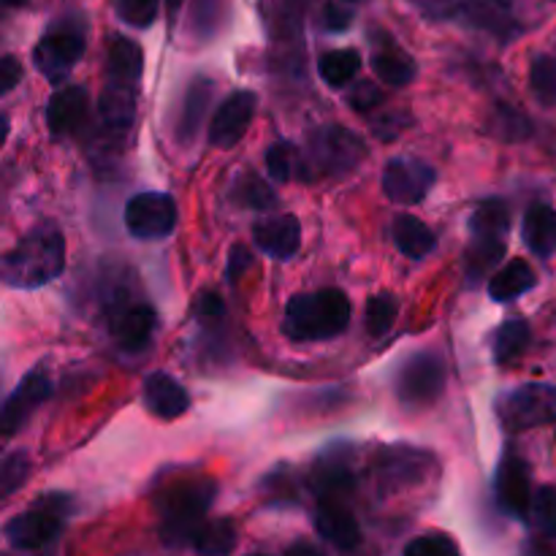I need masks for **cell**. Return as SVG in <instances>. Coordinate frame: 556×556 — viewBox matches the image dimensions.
Masks as SVG:
<instances>
[{
    "label": "cell",
    "instance_id": "cell-19",
    "mask_svg": "<svg viewBox=\"0 0 556 556\" xmlns=\"http://www.w3.org/2000/svg\"><path fill=\"white\" fill-rule=\"evenodd\" d=\"M369 63L378 79L391 87H405L416 79V60L394 41V36L375 27L369 36Z\"/></svg>",
    "mask_w": 556,
    "mask_h": 556
},
{
    "label": "cell",
    "instance_id": "cell-52",
    "mask_svg": "<svg viewBox=\"0 0 556 556\" xmlns=\"http://www.w3.org/2000/svg\"><path fill=\"white\" fill-rule=\"evenodd\" d=\"M27 0H3V5L5 9H16V5H25Z\"/></svg>",
    "mask_w": 556,
    "mask_h": 556
},
{
    "label": "cell",
    "instance_id": "cell-37",
    "mask_svg": "<svg viewBox=\"0 0 556 556\" xmlns=\"http://www.w3.org/2000/svg\"><path fill=\"white\" fill-rule=\"evenodd\" d=\"M400 315V302L394 293H378L367 302V331L369 337H383Z\"/></svg>",
    "mask_w": 556,
    "mask_h": 556
},
{
    "label": "cell",
    "instance_id": "cell-34",
    "mask_svg": "<svg viewBox=\"0 0 556 556\" xmlns=\"http://www.w3.org/2000/svg\"><path fill=\"white\" fill-rule=\"evenodd\" d=\"M266 172L277 182L304 179V152H299L296 144H291V141H275L266 150Z\"/></svg>",
    "mask_w": 556,
    "mask_h": 556
},
{
    "label": "cell",
    "instance_id": "cell-36",
    "mask_svg": "<svg viewBox=\"0 0 556 556\" xmlns=\"http://www.w3.org/2000/svg\"><path fill=\"white\" fill-rule=\"evenodd\" d=\"M532 96L543 106H556V58L554 54H538L530 68Z\"/></svg>",
    "mask_w": 556,
    "mask_h": 556
},
{
    "label": "cell",
    "instance_id": "cell-40",
    "mask_svg": "<svg viewBox=\"0 0 556 556\" xmlns=\"http://www.w3.org/2000/svg\"><path fill=\"white\" fill-rule=\"evenodd\" d=\"M223 0H195L190 11V27L199 38H212L220 27Z\"/></svg>",
    "mask_w": 556,
    "mask_h": 556
},
{
    "label": "cell",
    "instance_id": "cell-39",
    "mask_svg": "<svg viewBox=\"0 0 556 556\" xmlns=\"http://www.w3.org/2000/svg\"><path fill=\"white\" fill-rule=\"evenodd\" d=\"M530 519L546 538H556V489L543 486L532 494Z\"/></svg>",
    "mask_w": 556,
    "mask_h": 556
},
{
    "label": "cell",
    "instance_id": "cell-42",
    "mask_svg": "<svg viewBox=\"0 0 556 556\" xmlns=\"http://www.w3.org/2000/svg\"><path fill=\"white\" fill-rule=\"evenodd\" d=\"M30 476V456L25 451H14L3 459V470H0V492L3 497L14 494L22 483Z\"/></svg>",
    "mask_w": 556,
    "mask_h": 556
},
{
    "label": "cell",
    "instance_id": "cell-25",
    "mask_svg": "<svg viewBox=\"0 0 556 556\" xmlns=\"http://www.w3.org/2000/svg\"><path fill=\"white\" fill-rule=\"evenodd\" d=\"M212 98H215V81L206 79V76H195L188 85L182 101H179L177 123H174V139L182 147H188L199 136Z\"/></svg>",
    "mask_w": 556,
    "mask_h": 556
},
{
    "label": "cell",
    "instance_id": "cell-13",
    "mask_svg": "<svg viewBox=\"0 0 556 556\" xmlns=\"http://www.w3.org/2000/svg\"><path fill=\"white\" fill-rule=\"evenodd\" d=\"M177 220V201L168 193H136L125 204V228L130 237L141 239V242L172 237Z\"/></svg>",
    "mask_w": 556,
    "mask_h": 556
},
{
    "label": "cell",
    "instance_id": "cell-24",
    "mask_svg": "<svg viewBox=\"0 0 556 556\" xmlns=\"http://www.w3.org/2000/svg\"><path fill=\"white\" fill-rule=\"evenodd\" d=\"M141 400H144L147 410L163 421H174V418L185 416L190 410V394L177 378L168 372H152L144 378V389H141Z\"/></svg>",
    "mask_w": 556,
    "mask_h": 556
},
{
    "label": "cell",
    "instance_id": "cell-10",
    "mask_svg": "<svg viewBox=\"0 0 556 556\" xmlns=\"http://www.w3.org/2000/svg\"><path fill=\"white\" fill-rule=\"evenodd\" d=\"M445 380H448V372H445V362L438 353H413V356H407L405 362H402V367L396 369V400L405 407H413V410L432 407L434 402L443 396Z\"/></svg>",
    "mask_w": 556,
    "mask_h": 556
},
{
    "label": "cell",
    "instance_id": "cell-28",
    "mask_svg": "<svg viewBox=\"0 0 556 556\" xmlns=\"http://www.w3.org/2000/svg\"><path fill=\"white\" fill-rule=\"evenodd\" d=\"M521 233L538 258H552L556 253V212L548 204H532L521 220Z\"/></svg>",
    "mask_w": 556,
    "mask_h": 556
},
{
    "label": "cell",
    "instance_id": "cell-4",
    "mask_svg": "<svg viewBox=\"0 0 556 556\" xmlns=\"http://www.w3.org/2000/svg\"><path fill=\"white\" fill-rule=\"evenodd\" d=\"M351 324V302L340 288H324L313 293H296L288 302L282 331L288 340L320 342L340 337Z\"/></svg>",
    "mask_w": 556,
    "mask_h": 556
},
{
    "label": "cell",
    "instance_id": "cell-30",
    "mask_svg": "<svg viewBox=\"0 0 556 556\" xmlns=\"http://www.w3.org/2000/svg\"><path fill=\"white\" fill-rule=\"evenodd\" d=\"M144 71V52L125 36H112L106 43V79L139 81Z\"/></svg>",
    "mask_w": 556,
    "mask_h": 556
},
{
    "label": "cell",
    "instance_id": "cell-53",
    "mask_svg": "<svg viewBox=\"0 0 556 556\" xmlns=\"http://www.w3.org/2000/svg\"><path fill=\"white\" fill-rule=\"evenodd\" d=\"M351 3H358V0H351Z\"/></svg>",
    "mask_w": 556,
    "mask_h": 556
},
{
    "label": "cell",
    "instance_id": "cell-47",
    "mask_svg": "<svg viewBox=\"0 0 556 556\" xmlns=\"http://www.w3.org/2000/svg\"><path fill=\"white\" fill-rule=\"evenodd\" d=\"M353 22V11L348 9L345 3H337V0H329L324 9V27L331 33L348 30Z\"/></svg>",
    "mask_w": 556,
    "mask_h": 556
},
{
    "label": "cell",
    "instance_id": "cell-14",
    "mask_svg": "<svg viewBox=\"0 0 556 556\" xmlns=\"http://www.w3.org/2000/svg\"><path fill=\"white\" fill-rule=\"evenodd\" d=\"M434 182H438V172H434L432 163L421 161V157H391L383 168L386 199L400 206H413L427 199Z\"/></svg>",
    "mask_w": 556,
    "mask_h": 556
},
{
    "label": "cell",
    "instance_id": "cell-26",
    "mask_svg": "<svg viewBox=\"0 0 556 556\" xmlns=\"http://www.w3.org/2000/svg\"><path fill=\"white\" fill-rule=\"evenodd\" d=\"M309 0H258L261 20L271 41L291 43L302 38Z\"/></svg>",
    "mask_w": 556,
    "mask_h": 556
},
{
    "label": "cell",
    "instance_id": "cell-16",
    "mask_svg": "<svg viewBox=\"0 0 556 556\" xmlns=\"http://www.w3.org/2000/svg\"><path fill=\"white\" fill-rule=\"evenodd\" d=\"M49 396H52V378H49V369L41 364V367L30 369V372L20 380L14 394L5 400L3 413H0L3 438H14V434L25 427L27 418H30Z\"/></svg>",
    "mask_w": 556,
    "mask_h": 556
},
{
    "label": "cell",
    "instance_id": "cell-43",
    "mask_svg": "<svg viewBox=\"0 0 556 556\" xmlns=\"http://www.w3.org/2000/svg\"><path fill=\"white\" fill-rule=\"evenodd\" d=\"M195 318H199V324L204 326V329L210 331L220 329L223 320H226V304H223L220 293L215 291L201 293L199 302H195Z\"/></svg>",
    "mask_w": 556,
    "mask_h": 556
},
{
    "label": "cell",
    "instance_id": "cell-5",
    "mask_svg": "<svg viewBox=\"0 0 556 556\" xmlns=\"http://www.w3.org/2000/svg\"><path fill=\"white\" fill-rule=\"evenodd\" d=\"M510 212L500 199H486L470 217V244L465 253L467 286H478L486 275H494L508 248Z\"/></svg>",
    "mask_w": 556,
    "mask_h": 556
},
{
    "label": "cell",
    "instance_id": "cell-35",
    "mask_svg": "<svg viewBox=\"0 0 556 556\" xmlns=\"http://www.w3.org/2000/svg\"><path fill=\"white\" fill-rule=\"evenodd\" d=\"M237 546V527L228 519L206 521L195 535L193 548L201 554H228Z\"/></svg>",
    "mask_w": 556,
    "mask_h": 556
},
{
    "label": "cell",
    "instance_id": "cell-46",
    "mask_svg": "<svg viewBox=\"0 0 556 556\" xmlns=\"http://www.w3.org/2000/svg\"><path fill=\"white\" fill-rule=\"evenodd\" d=\"M410 125H413V117L407 112H386L383 117L375 119L372 130L380 141H394L400 139Z\"/></svg>",
    "mask_w": 556,
    "mask_h": 556
},
{
    "label": "cell",
    "instance_id": "cell-45",
    "mask_svg": "<svg viewBox=\"0 0 556 556\" xmlns=\"http://www.w3.org/2000/svg\"><path fill=\"white\" fill-rule=\"evenodd\" d=\"M456 552H459V546H456L448 535H424L405 546L407 556H443Z\"/></svg>",
    "mask_w": 556,
    "mask_h": 556
},
{
    "label": "cell",
    "instance_id": "cell-27",
    "mask_svg": "<svg viewBox=\"0 0 556 556\" xmlns=\"http://www.w3.org/2000/svg\"><path fill=\"white\" fill-rule=\"evenodd\" d=\"M535 286H538L535 269H532L525 258H514L505 266H500V269L492 275V280H489V296L500 304L514 302V299L530 293Z\"/></svg>",
    "mask_w": 556,
    "mask_h": 556
},
{
    "label": "cell",
    "instance_id": "cell-12",
    "mask_svg": "<svg viewBox=\"0 0 556 556\" xmlns=\"http://www.w3.org/2000/svg\"><path fill=\"white\" fill-rule=\"evenodd\" d=\"M434 20H454L472 30L492 33V36L510 41L519 33V22L510 14V0H445L432 11Z\"/></svg>",
    "mask_w": 556,
    "mask_h": 556
},
{
    "label": "cell",
    "instance_id": "cell-44",
    "mask_svg": "<svg viewBox=\"0 0 556 556\" xmlns=\"http://www.w3.org/2000/svg\"><path fill=\"white\" fill-rule=\"evenodd\" d=\"M348 103L353 106V112L358 114H367L372 112L375 106H380L383 103V92H380V87L375 85V81H353L351 92H348Z\"/></svg>",
    "mask_w": 556,
    "mask_h": 556
},
{
    "label": "cell",
    "instance_id": "cell-18",
    "mask_svg": "<svg viewBox=\"0 0 556 556\" xmlns=\"http://www.w3.org/2000/svg\"><path fill=\"white\" fill-rule=\"evenodd\" d=\"M136 98H139V81L106 79L101 98H98V117H101L103 134L112 141H123L136 119Z\"/></svg>",
    "mask_w": 556,
    "mask_h": 556
},
{
    "label": "cell",
    "instance_id": "cell-1",
    "mask_svg": "<svg viewBox=\"0 0 556 556\" xmlns=\"http://www.w3.org/2000/svg\"><path fill=\"white\" fill-rule=\"evenodd\" d=\"M65 269V239L54 223H38L0 261V277L9 288H43Z\"/></svg>",
    "mask_w": 556,
    "mask_h": 556
},
{
    "label": "cell",
    "instance_id": "cell-6",
    "mask_svg": "<svg viewBox=\"0 0 556 556\" xmlns=\"http://www.w3.org/2000/svg\"><path fill=\"white\" fill-rule=\"evenodd\" d=\"M367 157V141L342 125H320L309 134L304 179H337L356 172Z\"/></svg>",
    "mask_w": 556,
    "mask_h": 556
},
{
    "label": "cell",
    "instance_id": "cell-38",
    "mask_svg": "<svg viewBox=\"0 0 556 556\" xmlns=\"http://www.w3.org/2000/svg\"><path fill=\"white\" fill-rule=\"evenodd\" d=\"M492 128L494 136H500L503 141H525L527 136L532 134L530 119L521 112H516L514 106H505V103H500V106L494 109Z\"/></svg>",
    "mask_w": 556,
    "mask_h": 556
},
{
    "label": "cell",
    "instance_id": "cell-51",
    "mask_svg": "<svg viewBox=\"0 0 556 556\" xmlns=\"http://www.w3.org/2000/svg\"><path fill=\"white\" fill-rule=\"evenodd\" d=\"M166 9H168V14H177L179 9H182V0H166Z\"/></svg>",
    "mask_w": 556,
    "mask_h": 556
},
{
    "label": "cell",
    "instance_id": "cell-31",
    "mask_svg": "<svg viewBox=\"0 0 556 556\" xmlns=\"http://www.w3.org/2000/svg\"><path fill=\"white\" fill-rule=\"evenodd\" d=\"M362 71V54L358 49H331L318 60V74L334 90L353 85Z\"/></svg>",
    "mask_w": 556,
    "mask_h": 556
},
{
    "label": "cell",
    "instance_id": "cell-49",
    "mask_svg": "<svg viewBox=\"0 0 556 556\" xmlns=\"http://www.w3.org/2000/svg\"><path fill=\"white\" fill-rule=\"evenodd\" d=\"M250 266H253V253L248 248H242V244H237L231 250V255H228V282H237V277H242Z\"/></svg>",
    "mask_w": 556,
    "mask_h": 556
},
{
    "label": "cell",
    "instance_id": "cell-15",
    "mask_svg": "<svg viewBox=\"0 0 556 556\" xmlns=\"http://www.w3.org/2000/svg\"><path fill=\"white\" fill-rule=\"evenodd\" d=\"M309 489L318 500H342L356 489V465L351 445H329L320 451L309 472Z\"/></svg>",
    "mask_w": 556,
    "mask_h": 556
},
{
    "label": "cell",
    "instance_id": "cell-48",
    "mask_svg": "<svg viewBox=\"0 0 556 556\" xmlns=\"http://www.w3.org/2000/svg\"><path fill=\"white\" fill-rule=\"evenodd\" d=\"M20 79H22L20 60H16L14 54H3V60H0V90H3V96H9V92L20 85Z\"/></svg>",
    "mask_w": 556,
    "mask_h": 556
},
{
    "label": "cell",
    "instance_id": "cell-41",
    "mask_svg": "<svg viewBox=\"0 0 556 556\" xmlns=\"http://www.w3.org/2000/svg\"><path fill=\"white\" fill-rule=\"evenodd\" d=\"M157 3L161 0H114V11L125 25L144 30L157 20Z\"/></svg>",
    "mask_w": 556,
    "mask_h": 556
},
{
    "label": "cell",
    "instance_id": "cell-17",
    "mask_svg": "<svg viewBox=\"0 0 556 556\" xmlns=\"http://www.w3.org/2000/svg\"><path fill=\"white\" fill-rule=\"evenodd\" d=\"M255 106H258V96L253 90H233L212 117L210 144L220 150H231L233 144H239L253 123Z\"/></svg>",
    "mask_w": 556,
    "mask_h": 556
},
{
    "label": "cell",
    "instance_id": "cell-3",
    "mask_svg": "<svg viewBox=\"0 0 556 556\" xmlns=\"http://www.w3.org/2000/svg\"><path fill=\"white\" fill-rule=\"evenodd\" d=\"M128 271L123 277H112L101 296L103 318H106V331L114 345L128 356L144 353L150 348L152 334L157 329V313L152 304L136 296L128 286Z\"/></svg>",
    "mask_w": 556,
    "mask_h": 556
},
{
    "label": "cell",
    "instance_id": "cell-21",
    "mask_svg": "<svg viewBox=\"0 0 556 556\" xmlns=\"http://www.w3.org/2000/svg\"><path fill=\"white\" fill-rule=\"evenodd\" d=\"M253 242L269 258L288 261L302 248V226L293 215L261 217L253 226Z\"/></svg>",
    "mask_w": 556,
    "mask_h": 556
},
{
    "label": "cell",
    "instance_id": "cell-22",
    "mask_svg": "<svg viewBox=\"0 0 556 556\" xmlns=\"http://www.w3.org/2000/svg\"><path fill=\"white\" fill-rule=\"evenodd\" d=\"M315 530L326 543L337 552H353L362 543V530L351 510L342 505V500H318L315 508Z\"/></svg>",
    "mask_w": 556,
    "mask_h": 556
},
{
    "label": "cell",
    "instance_id": "cell-2",
    "mask_svg": "<svg viewBox=\"0 0 556 556\" xmlns=\"http://www.w3.org/2000/svg\"><path fill=\"white\" fill-rule=\"evenodd\" d=\"M215 497L217 483L201 476L179 478L161 489L155 494V508L161 514V541L168 548H193Z\"/></svg>",
    "mask_w": 556,
    "mask_h": 556
},
{
    "label": "cell",
    "instance_id": "cell-11",
    "mask_svg": "<svg viewBox=\"0 0 556 556\" xmlns=\"http://www.w3.org/2000/svg\"><path fill=\"white\" fill-rule=\"evenodd\" d=\"M434 470V456L410 445H389L375 462V483L380 494H396L427 481Z\"/></svg>",
    "mask_w": 556,
    "mask_h": 556
},
{
    "label": "cell",
    "instance_id": "cell-8",
    "mask_svg": "<svg viewBox=\"0 0 556 556\" xmlns=\"http://www.w3.org/2000/svg\"><path fill=\"white\" fill-rule=\"evenodd\" d=\"M71 514V497L65 494H47L36 500L27 510L5 525V541L16 552H41L63 532L65 516Z\"/></svg>",
    "mask_w": 556,
    "mask_h": 556
},
{
    "label": "cell",
    "instance_id": "cell-7",
    "mask_svg": "<svg viewBox=\"0 0 556 556\" xmlns=\"http://www.w3.org/2000/svg\"><path fill=\"white\" fill-rule=\"evenodd\" d=\"M85 49L87 20L79 11H71V14L58 16L43 30L41 41L33 49V65H36L38 74H43V79H49L52 85H60L63 79H68V74L81 60Z\"/></svg>",
    "mask_w": 556,
    "mask_h": 556
},
{
    "label": "cell",
    "instance_id": "cell-23",
    "mask_svg": "<svg viewBox=\"0 0 556 556\" xmlns=\"http://www.w3.org/2000/svg\"><path fill=\"white\" fill-rule=\"evenodd\" d=\"M90 98L79 85H68L54 92L47 103V125L52 136H74L87 125Z\"/></svg>",
    "mask_w": 556,
    "mask_h": 556
},
{
    "label": "cell",
    "instance_id": "cell-9",
    "mask_svg": "<svg viewBox=\"0 0 556 556\" xmlns=\"http://www.w3.org/2000/svg\"><path fill=\"white\" fill-rule=\"evenodd\" d=\"M497 418L508 432H530L556 424V386L527 383L497 396Z\"/></svg>",
    "mask_w": 556,
    "mask_h": 556
},
{
    "label": "cell",
    "instance_id": "cell-50",
    "mask_svg": "<svg viewBox=\"0 0 556 556\" xmlns=\"http://www.w3.org/2000/svg\"><path fill=\"white\" fill-rule=\"evenodd\" d=\"M413 3H418L424 11H427V14H432V11L438 9L440 3H445V0H413Z\"/></svg>",
    "mask_w": 556,
    "mask_h": 556
},
{
    "label": "cell",
    "instance_id": "cell-20",
    "mask_svg": "<svg viewBox=\"0 0 556 556\" xmlns=\"http://www.w3.org/2000/svg\"><path fill=\"white\" fill-rule=\"evenodd\" d=\"M497 505L514 519H530L532 508V483L525 459L516 454H505L497 467Z\"/></svg>",
    "mask_w": 556,
    "mask_h": 556
},
{
    "label": "cell",
    "instance_id": "cell-29",
    "mask_svg": "<svg viewBox=\"0 0 556 556\" xmlns=\"http://www.w3.org/2000/svg\"><path fill=\"white\" fill-rule=\"evenodd\" d=\"M391 237H394L396 250L413 261L427 258L438 248V237L432 233V228L418 220L416 215H396L394 226H391Z\"/></svg>",
    "mask_w": 556,
    "mask_h": 556
},
{
    "label": "cell",
    "instance_id": "cell-33",
    "mask_svg": "<svg viewBox=\"0 0 556 556\" xmlns=\"http://www.w3.org/2000/svg\"><path fill=\"white\" fill-rule=\"evenodd\" d=\"M532 340V331L530 324L521 318H510L494 331V342H492V351H494V362L497 364H508L514 362L516 356L527 351Z\"/></svg>",
    "mask_w": 556,
    "mask_h": 556
},
{
    "label": "cell",
    "instance_id": "cell-32",
    "mask_svg": "<svg viewBox=\"0 0 556 556\" xmlns=\"http://www.w3.org/2000/svg\"><path fill=\"white\" fill-rule=\"evenodd\" d=\"M231 199L237 201L242 210H250V212H269L280 204V199H277L275 190H271L269 185H266L264 179L253 172H244L242 177L233 182Z\"/></svg>",
    "mask_w": 556,
    "mask_h": 556
}]
</instances>
